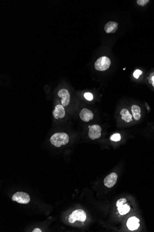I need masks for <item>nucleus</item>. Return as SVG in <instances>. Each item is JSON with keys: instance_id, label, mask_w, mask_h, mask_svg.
Returning <instances> with one entry per match:
<instances>
[{"instance_id": "nucleus-6", "label": "nucleus", "mask_w": 154, "mask_h": 232, "mask_svg": "<svg viewBox=\"0 0 154 232\" xmlns=\"http://www.w3.org/2000/svg\"><path fill=\"white\" fill-rule=\"evenodd\" d=\"M102 128L98 125H93L89 129L88 135L91 139L92 140L100 138L101 136Z\"/></svg>"}, {"instance_id": "nucleus-20", "label": "nucleus", "mask_w": 154, "mask_h": 232, "mask_svg": "<svg viewBox=\"0 0 154 232\" xmlns=\"http://www.w3.org/2000/svg\"><path fill=\"white\" fill-rule=\"evenodd\" d=\"M32 232H42V231H41V229H40V228H35L34 229L33 231H32Z\"/></svg>"}, {"instance_id": "nucleus-1", "label": "nucleus", "mask_w": 154, "mask_h": 232, "mask_svg": "<svg viewBox=\"0 0 154 232\" xmlns=\"http://www.w3.org/2000/svg\"><path fill=\"white\" fill-rule=\"evenodd\" d=\"M50 140L53 145L57 148H59L68 143L69 137L66 133H57L51 136Z\"/></svg>"}, {"instance_id": "nucleus-12", "label": "nucleus", "mask_w": 154, "mask_h": 232, "mask_svg": "<svg viewBox=\"0 0 154 232\" xmlns=\"http://www.w3.org/2000/svg\"><path fill=\"white\" fill-rule=\"evenodd\" d=\"M118 24L115 21H109L104 26L105 31L108 33H115L118 29Z\"/></svg>"}, {"instance_id": "nucleus-10", "label": "nucleus", "mask_w": 154, "mask_h": 232, "mask_svg": "<svg viewBox=\"0 0 154 232\" xmlns=\"http://www.w3.org/2000/svg\"><path fill=\"white\" fill-rule=\"evenodd\" d=\"M139 222V220L136 217H131L127 221L126 224L127 228L131 231L136 230L140 226Z\"/></svg>"}, {"instance_id": "nucleus-14", "label": "nucleus", "mask_w": 154, "mask_h": 232, "mask_svg": "<svg viewBox=\"0 0 154 232\" xmlns=\"http://www.w3.org/2000/svg\"><path fill=\"white\" fill-rule=\"evenodd\" d=\"M120 114L122 115L121 118L124 120L125 122L127 123H130L132 121V115L129 113V111L127 109H123L121 110Z\"/></svg>"}, {"instance_id": "nucleus-16", "label": "nucleus", "mask_w": 154, "mask_h": 232, "mask_svg": "<svg viewBox=\"0 0 154 232\" xmlns=\"http://www.w3.org/2000/svg\"><path fill=\"white\" fill-rule=\"evenodd\" d=\"M84 97L86 99L90 101L92 100L93 99V95L92 93H90V92H87V93H85L84 94Z\"/></svg>"}, {"instance_id": "nucleus-19", "label": "nucleus", "mask_w": 154, "mask_h": 232, "mask_svg": "<svg viewBox=\"0 0 154 232\" xmlns=\"http://www.w3.org/2000/svg\"><path fill=\"white\" fill-rule=\"evenodd\" d=\"M149 83L152 84V86L154 87V73L150 75V78L149 79Z\"/></svg>"}, {"instance_id": "nucleus-17", "label": "nucleus", "mask_w": 154, "mask_h": 232, "mask_svg": "<svg viewBox=\"0 0 154 232\" xmlns=\"http://www.w3.org/2000/svg\"><path fill=\"white\" fill-rule=\"evenodd\" d=\"M143 74V72L140 70H136L133 73V76L136 79H138L141 75Z\"/></svg>"}, {"instance_id": "nucleus-5", "label": "nucleus", "mask_w": 154, "mask_h": 232, "mask_svg": "<svg viewBox=\"0 0 154 232\" xmlns=\"http://www.w3.org/2000/svg\"><path fill=\"white\" fill-rule=\"evenodd\" d=\"M126 199L121 198L116 202L117 207L118 208L119 213L121 215H123L126 214L130 210V207L126 203Z\"/></svg>"}, {"instance_id": "nucleus-4", "label": "nucleus", "mask_w": 154, "mask_h": 232, "mask_svg": "<svg viewBox=\"0 0 154 232\" xmlns=\"http://www.w3.org/2000/svg\"><path fill=\"white\" fill-rule=\"evenodd\" d=\"M12 199L20 204H27L30 201V197L28 194L23 192H17L13 195Z\"/></svg>"}, {"instance_id": "nucleus-9", "label": "nucleus", "mask_w": 154, "mask_h": 232, "mask_svg": "<svg viewBox=\"0 0 154 232\" xmlns=\"http://www.w3.org/2000/svg\"><path fill=\"white\" fill-rule=\"evenodd\" d=\"M80 118L84 122H88L92 120L94 117V114L90 110L87 109H83L79 113Z\"/></svg>"}, {"instance_id": "nucleus-3", "label": "nucleus", "mask_w": 154, "mask_h": 232, "mask_svg": "<svg viewBox=\"0 0 154 232\" xmlns=\"http://www.w3.org/2000/svg\"><path fill=\"white\" fill-rule=\"evenodd\" d=\"M86 219V214L82 209H76L73 211L72 213L69 215L68 221L71 223L75 222L76 221L84 222Z\"/></svg>"}, {"instance_id": "nucleus-15", "label": "nucleus", "mask_w": 154, "mask_h": 232, "mask_svg": "<svg viewBox=\"0 0 154 232\" xmlns=\"http://www.w3.org/2000/svg\"><path fill=\"white\" fill-rule=\"evenodd\" d=\"M121 139V136L120 135V134H113L110 137V139L112 141H116V142H117V141H120Z\"/></svg>"}, {"instance_id": "nucleus-8", "label": "nucleus", "mask_w": 154, "mask_h": 232, "mask_svg": "<svg viewBox=\"0 0 154 232\" xmlns=\"http://www.w3.org/2000/svg\"><path fill=\"white\" fill-rule=\"evenodd\" d=\"M58 95L62 98L61 103L63 106H67L70 103V95L69 92L66 89L60 90L58 93Z\"/></svg>"}, {"instance_id": "nucleus-13", "label": "nucleus", "mask_w": 154, "mask_h": 232, "mask_svg": "<svg viewBox=\"0 0 154 232\" xmlns=\"http://www.w3.org/2000/svg\"><path fill=\"white\" fill-rule=\"evenodd\" d=\"M131 112H132V116L135 120H139L141 115L140 108L139 106L136 105H133L131 107Z\"/></svg>"}, {"instance_id": "nucleus-7", "label": "nucleus", "mask_w": 154, "mask_h": 232, "mask_svg": "<svg viewBox=\"0 0 154 232\" xmlns=\"http://www.w3.org/2000/svg\"><path fill=\"white\" fill-rule=\"evenodd\" d=\"M118 178V175L116 173H112L108 175L105 178L104 184L108 188H112L116 183Z\"/></svg>"}, {"instance_id": "nucleus-2", "label": "nucleus", "mask_w": 154, "mask_h": 232, "mask_svg": "<svg viewBox=\"0 0 154 232\" xmlns=\"http://www.w3.org/2000/svg\"><path fill=\"white\" fill-rule=\"evenodd\" d=\"M111 61L106 56L100 57L95 63V68L98 71H105L110 66Z\"/></svg>"}, {"instance_id": "nucleus-18", "label": "nucleus", "mask_w": 154, "mask_h": 232, "mask_svg": "<svg viewBox=\"0 0 154 232\" xmlns=\"http://www.w3.org/2000/svg\"><path fill=\"white\" fill-rule=\"evenodd\" d=\"M149 0H137V4L140 6H142L146 4L147 3L149 2Z\"/></svg>"}, {"instance_id": "nucleus-11", "label": "nucleus", "mask_w": 154, "mask_h": 232, "mask_svg": "<svg viewBox=\"0 0 154 232\" xmlns=\"http://www.w3.org/2000/svg\"><path fill=\"white\" fill-rule=\"evenodd\" d=\"M53 115L56 119L63 118L65 115V111L63 106L61 105H57L52 112Z\"/></svg>"}]
</instances>
